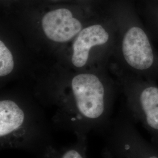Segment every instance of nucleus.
Masks as SVG:
<instances>
[{
  "label": "nucleus",
  "instance_id": "nucleus-7",
  "mask_svg": "<svg viewBox=\"0 0 158 158\" xmlns=\"http://www.w3.org/2000/svg\"><path fill=\"white\" fill-rule=\"evenodd\" d=\"M14 62L11 52L4 43L0 41V76L4 77L11 72Z\"/></svg>",
  "mask_w": 158,
  "mask_h": 158
},
{
  "label": "nucleus",
  "instance_id": "nucleus-4",
  "mask_svg": "<svg viewBox=\"0 0 158 158\" xmlns=\"http://www.w3.org/2000/svg\"><path fill=\"white\" fill-rule=\"evenodd\" d=\"M46 36L56 42H66L81 31V23L73 17L71 11L59 8L46 13L42 21Z\"/></svg>",
  "mask_w": 158,
  "mask_h": 158
},
{
  "label": "nucleus",
  "instance_id": "nucleus-6",
  "mask_svg": "<svg viewBox=\"0 0 158 158\" xmlns=\"http://www.w3.org/2000/svg\"><path fill=\"white\" fill-rule=\"evenodd\" d=\"M73 143L63 147L49 145L38 156V158H87V136L76 137Z\"/></svg>",
  "mask_w": 158,
  "mask_h": 158
},
{
  "label": "nucleus",
  "instance_id": "nucleus-1",
  "mask_svg": "<svg viewBox=\"0 0 158 158\" xmlns=\"http://www.w3.org/2000/svg\"><path fill=\"white\" fill-rule=\"evenodd\" d=\"M51 125L40 115L28 113L16 101H0V148L40 155L53 145Z\"/></svg>",
  "mask_w": 158,
  "mask_h": 158
},
{
  "label": "nucleus",
  "instance_id": "nucleus-2",
  "mask_svg": "<svg viewBox=\"0 0 158 158\" xmlns=\"http://www.w3.org/2000/svg\"><path fill=\"white\" fill-rule=\"evenodd\" d=\"M102 135L104 158H158V147L142 137L131 119L111 121Z\"/></svg>",
  "mask_w": 158,
  "mask_h": 158
},
{
  "label": "nucleus",
  "instance_id": "nucleus-5",
  "mask_svg": "<svg viewBox=\"0 0 158 158\" xmlns=\"http://www.w3.org/2000/svg\"><path fill=\"white\" fill-rule=\"evenodd\" d=\"M109 35L100 25H94L83 29L79 33L73 46L72 61L77 68L83 67L89 59L91 48L106 44Z\"/></svg>",
  "mask_w": 158,
  "mask_h": 158
},
{
  "label": "nucleus",
  "instance_id": "nucleus-3",
  "mask_svg": "<svg viewBox=\"0 0 158 158\" xmlns=\"http://www.w3.org/2000/svg\"><path fill=\"white\" fill-rule=\"evenodd\" d=\"M123 52L127 62L134 69L146 70L152 65V49L147 34L140 28L132 27L125 34Z\"/></svg>",
  "mask_w": 158,
  "mask_h": 158
}]
</instances>
